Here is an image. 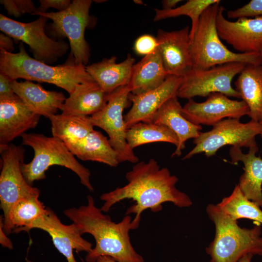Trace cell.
<instances>
[{"label":"cell","instance_id":"cell-8","mask_svg":"<svg viewBox=\"0 0 262 262\" xmlns=\"http://www.w3.org/2000/svg\"><path fill=\"white\" fill-rule=\"evenodd\" d=\"M262 131V126L257 121L251 120L247 123H242L238 119H224L213 126L209 131L200 132L194 139L195 147L182 160L190 159L201 153L210 157L227 145L248 148L257 146L256 137L261 135Z\"/></svg>","mask_w":262,"mask_h":262},{"label":"cell","instance_id":"cell-3","mask_svg":"<svg viewBox=\"0 0 262 262\" xmlns=\"http://www.w3.org/2000/svg\"><path fill=\"white\" fill-rule=\"evenodd\" d=\"M19 50L17 53H13L0 49V73L11 80L21 78L51 83L69 94L79 84L95 82L87 72L86 66L76 64L71 53L70 58L65 63L52 66L30 56L22 42Z\"/></svg>","mask_w":262,"mask_h":262},{"label":"cell","instance_id":"cell-30","mask_svg":"<svg viewBox=\"0 0 262 262\" xmlns=\"http://www.w3.org/2000/svg\"><path fill=\"white\" fill-rule=\"evenodd\" d=\"M216 205L234 220L245 218L262 224V210L256 203L245 196L238 184L229 196L224 197Z\"/></svg>","mask_w":262,"mask_h":262},{"label":"cell","instance_id":"cell-1","mask_svg":"<svg viewBox=\"0 0 262 262\" xmlns=\"http://www.w3.org/2000/svg\"><path fill=\"white\" fill-rule=\"evenodd\" d=\"M126 179L127 184L100 196V199L104 201L100 209L107 213L114 204L131 199L135 203L128 208L126 214H135L132 221L135 229L138 228L141 215L145 210L160 212L162 204L167 202L180 208L188 207L193 204L187 194L176 188L178 177L171 175L167 168H161L153 159L136 163L126 173Z\"/></svg>","mask_w":262,"mask_h":262},{"label":"cell","instance_id":"cell-40","mask_svg":"<svg viewBox=\"0 0 262 262\" xmlns=\"http://www.w3.org/2000/svg\"><path fill=\"white\" fill-rule=\"evenodd\" d=\"M96 262H116L110 257L101 256L97 259Z\"/></svg>","mask_w":262,"mask_h":262},{"label":"cell","instance_id":"cell-39","mask_svg":"<svg viewBox=\"0 0 262 262\" xmlns=\"http://www.w3.org/2000/svg\"><path fill=\"white\" fill-rule=\"evenodd\" d=\"M180 1V0H164L162 1L163 9L168 10L174 9Z\"/></svg>","mask_w":262,"mask_h":262},{"label":"cell","instance_id":"cell-31","mask_svg":"<svg viewBox=\"0 0 262 262\" xmlns=\"http://www.w3.org/2000/svg\"><path fill=\"white\" fill-rule=\"evenodd\" d=\"M220 0H189L181 6L171 10L155 9V22L181 16H189L191 20L190 38L194 35L203 12L210 5L220 2Z\"/></svg>","mask_w":262,"mask_h":262},{"label":"cell","instance_id":"cell-34","mask_svg":"<svg viewBox=\"0 0 262 262\" xmlns=\"http://www.w3.org/2000/svg\"><path fill=\"white\" fill-rule=\"evenodd\" d=\"M158 48L157 38L149 34H144L139 36L133 45L135 52L138 55L144 56L153 53Z\"/></svg>","mask_w":262,"mask_h":262},{"label":"cell","instance_id":"cell-36","mask_svg":"<svg viewBox=\"0 0 262 262\" xmlns=\"http://www.w3.org/2000/svg\"><path fill=\"white\" fill-rule=\"evenodd\" d=\"M12 81L4 74L0 73V99H10L17 97L12 89Z\"/></svg>","mask_w":262,"mask_h":262},{"label":"cell","instance_id":"cell-43","mask_svg":"<svg viewBox=\"0 0 262 262\" xmlns=\"http://www.w3.org/2000/svg\"><path fill=\"white\" fill-rule=\"evenodd\" d=\"M260 55H261V58H262V49L260 50Z\"/></svg>","mask_w":262,"mask_h":262},{"label":"cell","instance_id":"cell-25","mask_svg":"<svg viewBox=\"0 0 262 262\" xmlns=\"http://www.w3.org/2000/svg\"><path fill=\"white\" fill-rule=\"evenodd\" d=\"M66 145L81 160L98 162L111 167H116L120 163L109 139L100 131L94 130L82 139Z\"/></svg>","mask_w":262,"mask_h":262},{"label":"cell","instance_id":"cell-10","mask_svg":"<svg viewBox=\"0 0 262 262\" xmlns=\"http://www.w3.org/2000/svg\"><path fill=\"white\" fill-rule=\"evenodd\" d=\"M131 93L129 84L117 88L110 94L105 107L90 116V119L94 127L102 129L108 134L109 142L117 153L120 163L136 164L139 159L127 143V129L123 115L124 110L128 105Z\"/></svg>","mask_w":262,"mask_h":262},{"label":"cell","instance_id":"cell-5","mask_svg":"<svg viewBox=\"0 0 262 262\" xmlns=\"http://www.w3.org/2000/svg\"><path fill=\"white\" fill-rule=\"evenodd\" d=\"M220 3L205 9L191 39L193 70L206 69L230 63L262 65L260 52H234L222 42L216 26Z\"/></svg>","mask_w":262,"mask_h":262},{"label":"cell","instance_id":"cell-33","mask_svg":"<svg viewBox=\"0 0 262 262\" xmlns=\"http://www.w3.org/2000/svg\"><path fill=\"white\" fill-rule=\"evenodd\" d=\"M259 16H262V0H251L240 8L227 12L229 18L239 19Z\"/></svg>","mask_w":262,"mask_h":262},{"label":"cell","instance_id":"cell-41","mask_svg":"<svg viewBox=\"0 0 262 262\" xmlns=\"http://www.w3.org/2000/svg\"><path fill=\"white\" fill-rule=\"evenodd\" d=\"M253 255L247 254L243 257L238 262H251Z\"/></svg>","mask_w":262,"mask_h":262},{"label":"cell","instance_id":"cell-35","mask_svg":"<svg viewBox=\"0 0 262 262\" xmlns=\"http://www.w3.org/2000/svg\"><path fill=\"white\" fill-rule=\"evenodd\" d=\"M39 2L37 11L40 13H46L50 8H56L59 12L63 11L68 8L71 3L69 0H40Z\"/></svg>","mask_w":262,"mask_h":262},{"label":"cell","instance_id":"cell-38","mask_svg":"<svg viewBox=\"0 0 262 262\" xmlns=\"http://www.w3.org/2000/svg\"><path fill=\"white\" fill-rule=\"evenodd\" d=\"M0 243L3 246L9 249H12L13 247L11 241L6 236L3 230V221L1 217H0Z\"/></svg>","mask_w":262,"mask_h":262},{"label":"cell","instance_id":"cell-6","mask_svg":"<svg viewBox=\"0 0 262 262\" xmlns=\"http://www.w3.org/2000/svg\"><path fill=\"white\" fill-rule=\"evenodd\" d=\"M21 137L22 144L31 147L34 151L33 160L21 164L22 174L30 185L33 186L35 180L45 179L46 171L50 166L56 165L73 171L83 185L90 191H94L90 180V170L77 161L62 141L40 133H25Z\"/></svg>","mask_w":262,"mask_h":262},{"label":"cell","instance_id":"cell-26","mask_svg":"<svg viewBox=\"0 0 262 262\" xmlns=\"http://www.w3.org/2000/svg\"><path fill=\"white\" fill-rule=\"evenodd\" d=\"M238 75L235 89L247 105L251 120L262 123V65H246Z\"/></svg>","mask_w":262,"mask_h":262},{"label":"cell","instance_id":"cell-12","mask_svg":"<svg viewBox=\"0 0 262 262\" xmlns=\"http://www.w3.org/2000/svg\"><path fill=\"white\" fill-rule=\"evenodd\" d=\"M0 201L4 221L15 203L24 197L39 196L40 191L28 183L21 171L25 153L22 147L9 144L0 146Z\"/></svg>","mask_w":262,"mask_h":262},{"label":"cell","instance_id":"cell-32","mask_svg":"<svg viewBox=\"0 0 262 262\" xmlns=\"http://www.w3.org/2000/svg\"><path fill=\"white\" fill-rule=\"evenodd\" d=\"M0 2L4 7L8 15L15 17H19L26 14L33 15L37 11V8L31 0H1Z\"/></svg>","mask_w":262,"mask_h":262},{"label":"cell","instance_id":"cell-45","mask_svg":"<svg viewBox=\"0 0 262 262\" xmlns=\"http://www.w3.org/2000/svg\"><path fill=\"white\" fill-rule=\"evenodd\" d=\"M82 262H84L82 261Z\"/></svg>","mask_w":262,"mask_h":262},{"label":"cell","instance_id":"cell-18","mask_svg":"<svg viewBox=\"0 0 262 262\" xmlns=\"http://www.w3.org/2000/svg\"><path fill=\"white\" fill-rule=\"evenodd\" d=\"M40 116L17 96L0 99V146H5L38 124Z\"/></svg>","mask_w":262,"mask_h":262},{"label":"cell","instance_id":"cell-24","mask_svg":"<svg viewBox=\"0 0 262 262\" xmlns=\"http://www.w3.org/2000/svg\"><path fill=\"white\" fill-rule=\"evenodd\" d=\"M168 76L158 48L133 66L129 84L131 93L139 95L154 89L161 85Z\"/></svg>","mask_w":262,"mask_h":262},{"label":"cell","instance_id":"cell-28","mask_svg":"<svg viewBox=\"0 0 262 262\" xmlns=\"http://www.w3.org/2000/svg\"><path fill=\"white\" fill-rule=\"evenodd\" d=\"M49 119L52 136L66 144L81 140L94 130L90 116L61 114L51 115Z\"/></svg>","mask_w":262,"mask_h":262},{"label":"cell","instance_id":"cell-21","mask_svg":"<svg viewBox=\"0 0 262 262\" xmlns=\"http://www.w3.org/2000/svg\"><path fill=\"white\" fill-rule=\"evenodd\" d=\"M14 93L33 113L49 118L60 110L66 98L62 92L48 91L31 81H11Z\"/></svg>","mask_w":262,"mask_h":262},{"label":"cell","instance_id":"cell-9","mask_svg":"<svg viewBox=\"0 0 262 262\" xmlns=\"http://www.w3.org/2000/svg\"><path fill=\"white\" fill-rule=\"evenodd\" d=\"M48 18L43 16L32 22L23 23L0 14V30L16 41L28 45L33 58L50 65L67 52L69 45L48 36L45 28Z\"/></svg>","mask_w":262,"mask_h":262},{"label":"cell","instance_id":"cell-22","mask_svg":"<svg viewBox=\"0 0 262 262\" xmlns=\"http://www.w3.org/2000/svg\"><path fill=\"white\" fill-rule=\"evenodd\" d=\"M134 63L135 59L130 54L119 63H116V57L113 56L86 66V70L104 91L111 94L129 84Z\"/></svg>","mask_w":262,"mask_h":262},{"label":"cell","instance_id":"cell-15","mask_svg":"<svg viewBox=\"0 0 262 262\" xmlns=\"http://www.w3.org/2000/svg\"><path fill=\"white\" fill-rule=\"evenodd\" d=\"M156 38L168 75L183 77L193 69L190 29L188 26L172 32L159 29Z\"/></svg>","mask_w":262,"mask_h":262},{"label":"cell","instance_id":"cell-23","mask_svg":"<svg viewBox=\"0 0 262 262\" xmlns=\"http://www.w3.org/2000/svg\"><path fill=\"white\" fill-rule=\"evenodd\" d=\"M109 95L95 82L82 83L69 94L60 110L65 115L91 116L105 107Z\"/></svg>","mask_w":262,"mask_h":262},{"label":"cell","instance_id":"cell-2","mask_svg":"<svg viewBox=\"0 0 262 262\" xmlns=\"http://www.w3.org/2000/svg\"><path fill=\"white\" fill-rule=\"evenodd\" d=\"M87 199L86 205L64 211L82 235L89 233L95 239V247L87 253L86 262H96L101 256L110 257L116 262H145L131 242L129 231L135 229L131 217L126 215L120 222L115 223L96 207L92 196H88Z\"/></svg>","mask_w":262,"mask_h":262},{"label":"cell","instance_id":"cell-14","mask_svg":"<svg viewBox=\"0 0 262 262\" xmlns=\"http://www.w3.org/2000/svg\"><path fill=\"white\" fill-rule=\"evenodd\" d=\"M224 10L220 5L216 19L220 38L240 53L260 52L262 49V16L231 21L224 17Z\"/></svg>","mask_w":262,"mask_h":262},{"label":"cell","instance_id":"cell-44","mask_svg":"<svg viewBox=\"0 0 262 262\" xmlns=\"http://www.w3.org/2000/svg\"><path fill=\"white\" fill-rule=\"evenodd\" d=\"M260 123L261 124V125H262V123ZM261 136L262 137V132H261Z\"/></svg>","mask_w":262,"mask_h":262},{"label":"cell","instance_id":"cell-20","mask_svg":"<svg viewBox=\"0 0 262 262\" xmlns=\"http://www.w3.org/2000/svg\"><path fill=\"white\" fill-rule=\"evenodd\" d=\"M258 151L257 146L249 148L247 153H244L240 147H231L229 153L232 164L241 162L244 165L238 184L241 192L262 210V159L256 155Z\"/></svg>","mask_w":262,"mask_h":262},{"label":"cell","instance_id":"cell-42","mask_svg":"<svg viewBox=\"0 0 262 262\" xmlns=\"http://www.w3.org/2000/svg\"><path fill=\"white\" fill-rule=\"evenodd\" d=\"M134 2L135 3H136L137 4H142L143 2L141 0H134Z\"/></svg>","mask_w":262,"mask_h":262},{"label":"cell","instance_id":"cell-7","mask_svg":"<svg viewBox=\"0 0 262 262\" xmlns=\"http://www.w3.org/2000/svg\"><path fill=\"white\" fill-rule=\"evenodd\" d=\"M92 3L91 0H74L69 7L63 11H36L33 14L51 19L53 21L49 26L51 34L67 38L75 63L85 66L89 62L90 56V49L84 33L91 21L89 11Z\"/></svg>","mask_w":262,"mask_h":262},{"label":"cell","instance_id":"cell-4","mask_svg":"<svg viewBox=\"0 0 262 262\" xmlns=\"http://www.w3.org/2000/svg\"><path fill=\"white\" fill-rule=\"evenodd\" d=\"M206 212L215 229L214 239L205 248L209 262H238L247 254L262 256L260 224L251 228H242L237 221L213 204L207 205Z\"/></svg>","mask_w":262,"mask_h":262},{"label":"cell","instance_id":"cell-11","mask_svg":"<svg viewBox=\"0 0 262 262\" xmlns=\"http://www.w3.org/2000/svg\"><path fill=\"white\" fill-rule=\"evenodd\" d=\"M246 65L242 63H230L203 70H192L182 77L177 97L191 99L197 96L208 97L220 93L228 97L241 98L239 93L231 85L234 77Z\"/></svg>","mask_w":262,"mask_h":262},{"label":"cell","instance_id":"cell-13","mask_svg":"<svg viewBox=\"0 0 262 262\" xmlns=\"http://www.w3.org/2000/svg\"><path fill=\"white\" fill-rule=\"evenodd\" d=\"M184 117L197 125L214 126L225 118H240L249 115V110L242 100H232L220 93L210 95L203 102L188 99L182 107Z\"/></svg>","mask_w":262,"mask_h":262},{"label":"cell","instance_id":"cell-27","mask_svg":"<svg viewBox=\"0 0 262 262\" xmlns=\"http://www.w3.org/2000/svg\"><path fill=\"white\" fill-rule=\"evenodd\" d=\"M38 197L32 196L24 197L14 204L7 219L3 221V230L6 234L27 231L32 223L46 213L47 208Z\"/></svg>","mask_w":262,"mask_h":262},{"label":"cell","instance_id":"cell-29","mask_svg":"<svg viewBox=\"0 0 262 262\" xmlns=\"http://www.w3.org/2000/svg\"><path fill=\"white\" fill-rule=\"evenodd\" d=\"M126 140L130 147L134 148L146 144L166 142L178 145L175 134L168 127L153 122H141L128 129Z\"/></svg>","mask_w":262,"mask_h":262},{"label":"cell","instance_id":"cell-37","mask_svg":"<svg viewBox=\"0 0 262 262\" xmlns=\"http://www.w3.org/2000/svg\"><path fill=\"white\" fill-rule=\"evenodd\" d=\"M13 39L4 33H0V49L4 50L9 52H12L14 49Z\"/></svg>","mask_w":262,"mask_h":262},{"label":"cell","instance_id":"cell-19","mask_svg":"<svg viewBox=\"0 0 262 262\" xmlns=\"http://www.w3.org/2000/svg\"><path fill=\"white\" fill-rule=\"evenodd\" d=\"M178 97L166 101L154 114L151 122L163 125L170 129L176 135L178 143L172 157L180 156L185 147L186 142L196 138L201 132V125H195L186 119Z\"/></svg>","mask_w":262,"mask_h":262},{"label":"cell","instance_id":"cell-16","mask_svg":"<svg viewBox=\"0 0 262 262\" xmlns=\"http://www.w3.org/2000/svg\"><path fill=\"white\" fill-rule=\"evenodd\" d=\"M32 229L47 232L55 247L66 258L67 262H77L73 255L74 249L77 252L88 253L92 249V244L82 237L76 224H63L49 208H47L46 213L32 223L27 231Z\"/></svg>","mask_w":262,"mask_h":262},{"label":"cell","instance_id":"cell-17","mask_svg":"<svg viewBox=\"0 0 262 262\" xmlns=\"http://www.w3.org/2000/svg\"><path fill=\"white\" fill-rule=\"evenodd\" d=\"M182 78L168 75L164 82L154 89L139 95L130 93L132 106L124 116L127 129L139 122H151L156 112L168 99L177 96Z\"/></svg>","mask_w":262,"mask_h":262}]
</instances>
